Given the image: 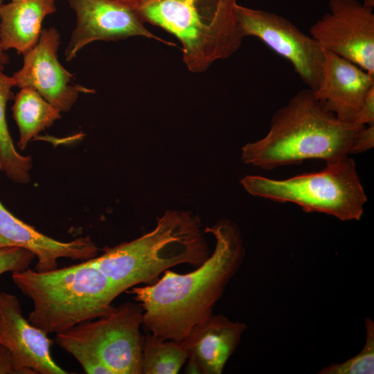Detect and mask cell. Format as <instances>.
Here are the masks:
<instances>
[{"mask_svg": "<svg viewBox=\"0 0 374 374\" xmlns=\"http://www.w3.org/2000/svg\"><path fill=\"white\" fill-rule=\"evenodd\" d=\"M199 216L167 211L156 227L130 242L103 249L89 259L120 295L140 283H153L167 269L181 264L198 267L210 256Z\"/></svg>", "mask_w": 374, "mask_h": 374, "instance_id": "3", "label": "cell"}, {"mask_svg": "<svg viewBox=\"0 0 374 374\" xmlns=\"http://www.w3.org/2000/svg\"><path fill=\"white\" fill-rule=\"evenodd\" d=\"M238 24L242 38L255 37L292 65L301 80L314 90L320 81L324 50L310 35L278 14L236 6Z\"/></svg>", "mask_w": 374, "mask_h": 374, "instance_id": "8", "label": "cell"}, {"mask_svg": "<svg viewBox=\"0 0 374 374\" xmlns=\"http://www.w3.org/2000/svg\"><path fill=\"white\" fill-rule=\"evenodd\" d=\"M188 357L180 341L162 340L148 332L143 336L141 374H177Z\"/></svg>", "mask_w": 374, "mask_h": 374, "instance_id": "19", "label": "cell"}, {"mask_svg": "<svg viewBox=\"0 0 374 374\" xmlns=\"http://www.w3.org/2000/svg\"><path fill=\"white\" fill-rule=\"evenodd\" d=\"M2 4V0H0V10ZM8 56L5 53L0 41V65L3 66L5 64H7L8 63Z\"/></svg>", "mask_w": 374, "mask_h": 374, "instance_id": "27", "label": "cell"}, {"mask_svg": "<svg viewBox=\"0 0 374 374\" xmlns=\"http://www.w3.org/2000/svg\"><path fill=\"white\" fill-rule=\"evenodd\" d=\"M251 195L295 204L308 213H323L341 221L361 219L367 197L354 160L349 157L320 171L274 179L247 175L241 181Z\"/></svg>", "mask_w": 374, "mask_h": 374, "instance_id": "6", "label": "cell"}, {"mask_svg": "<svg viewBox=\"0 0 374 374\" xmlns=\"http://www.w3.org/2000/svg\"><path fill=\"white\" fill-rule=\"evenodd\" d=\"M120 1H124L125 3H127L130 5H133V4H135L136 3H139L143 0H120Z\"/></svg>", "mask_w": 374, "mask_h": 374, "instance_id": "29", "label": "cell"}, {"mask_svg": "<svg viewBox=\"0 0 374 374\" xmlns=\"http://www.w3.org/2000/svg\"><path fill=\"white\" fill-rule=\"evenodd\" d=\"M12 1H19V0H11Z\"/></svg>", "mask_w": 374, "mask_h": 374, "instance_id": "31", "label": "cell"}, {"mask_svg": "<svg viewBox=\"0 0 374 374\" xmlns=\"http://www.w3.org/2000/svg\"><path fill=\"white\" fill-rule=\"evenodd\" d=\"M355 123L364 126L374 125V88L366 96Z\"/></svg>", "mask_w": 374, "mask_h": 374, "instance_id": "24", "label": "cell"}, {"mask_svg": "<svg viewBox=\"0 0 374 374\" xmlns=\"http://www.w3.org/2000/svg\"><path fill=\"white\" fill-rule=\"evenodd\" d=\"M30 251L20 247L0 249V275L8 271H21L28 268L35 258Z\"/></svg>", "mask_w": 374, "mask_h": 374, "instance_id": "22", "label": "cell"}, {"mask_svg": "<svg viewBox=\"0 0 374 374\" xmlns=\"http://www.w3.org/2000/svg\"><path fill=\"white\" fill-rule=\"evenodd\" d=\"M366 339L363 348L355 356L342 363H334L323 367L319 374H373L374 373V322L365 319Z\"/></svg>", "mask_w": 374, "mask_h": 374, "instance_id": "20", "label": "cell"}, {"mask_svg": "<svg viewBox=\"0 0 374 374\" xmlns=\"http://www.w3.org/2000/svg\"><path fill=\"white\" fill-rule=\"evenodd\" d=\"M20 247L37 258L35 270L56 269L57 260L68 258L86 261L98 255V248L89 237L61 242L47 236L12 214L0 201V249Z\"/></svg>", "mask_w": 374, "mask_h": 374, "instance_id": "14", "label": "cell"}, {"mask_svg": "<svg viewBox=\"0 0 374 374\" xmlns=\"http://www.w3.org/2000/svg\"><path fill=\"white\" fill-rule=\"evenodd\" d=\"M373 88V75L324 51L321 79L317 87L312 91L327 111L342 121L355 123L366 96Z\"/></svg>", "mask_w": 374, "mask_h": 374, "instance_id": "13", "label": "cell"}, {"mask_svg": "<svg viewBox=\"0 0 374 374\" xmlns=\"http://www.w3.org/2000/svg\"><path fill=\"white\" fill-rule=\"evenodd\" d=\"M12 279L33 301L28 320L46 334L107 314L118 296L111 280L89 260L48 271L28 268L12 272Z\"/></svg>", "mask_w": 374, "mask_h": 374, "instance_id": "4", "label": "cell"}, {"mask_svg": "<svg viewBox=\"0 0 374 374\" xmlns=\"http://www.w3.org/2000/svg\"><path fill=\"white\" fill-rule=\"evenodd\" d=\"M0 374H17L9 350L0 344Z\"/></svg>", "mask_w": 374, "mask_h": 374, "instance_id": "25", "label": "cell"}, {"mask_svg": "<svg viewBox=\"0 0 374 374\" xmlns=\"http://www.w3.org/2000/svg\"><path fill=\"white\" fill-rule=\"evenodd\" d=\"M215 239L213 252L191 272L169 269L161 278L143 287H132L141 306L142 326L162 340L181 341L199 323L211 314L231 278L241 267L245 249L237 225L229 220L206 227Z\"/></svg>", "mask_w": 374, "mask_h": 374, "instance_id": "1", "label": "cell"}, {"mask_svg": "<svg viewBox=\"0 0 374 374\" xmlns=\"http://www.w3.org/2000/svg\"><path fill=\"white\" fill-rule=\"evenodd\" d=\"M237 5L238 0H143L132 6L145 23L177 37L187 69L200 73L240 47Z\"/></svg>", "mask_w": 374, "mask_h": 374, "instance_id": "5", "label": "cell"}, {"mask_svg": "<svg viewBox=\"0 0 374 374\" xmlns=\"http://www.w3.org/2000/svg\"><path fill=\"white\" fill-rule=\"evenodd\" d=\"M57 345L72 355L88 374H113L103 360L86 347L73 342H61Z\"/></svg>", "mask_w": 374, "mask_h": 374, "instance_id": "21", "label": "cell"}, {"mask_svg": "<svg viewBox=\"0 0 374 374\" xmlns=\"http://www.w3.org/2000/svg\"><path fill=\"white\" fill-rule=\"evenodd\" d=\"M364 127L338 119L311 89H305L274 114L264 137L242 147V159L265 170L308 159L335 163L349 157L353 140Z\"/></svg>", "mask_w": 374, "mask_h": 374, "instance_id": "2", "label": "cell"}, {"mask_svg": "<svg viewBox=\"0 0 374 374\" xmlns=\"http://www.w3.org/2000/svg\"><path fill=\"white\" fill-rule=\"evenodd\" d=\"M12 112L19 130L17 147L20 150L61 117L59 109L30 87L20 88L14 97Z\"/></svg>", "mask_w": 374, "mask_h": 374, "instance_id": "17", "label": "cell"}, {"mask_svg": "<svg viewBox=\"0 0 374 374\" xmlns=\"http://www.w3.org/2000/svg\"><path fill=\"white\" fill-rule=\"evenodd\" d=\"M76 14V27L65 50L66 61L95 41H116L130 37H144L168 46L167 42L152 33L134 7L120 0H66Z\"/></svg>", "mask_w": 374, "mask_h": 374, "instance_id": "10", "label": "cell"}, {"mask_svg": "<svg viewBox=\"0 0 374 374\" xmlns=\"http://www.w3.org/2000/svg\"><path fill=\"white\" fill-rule=\"evenodd\" d=\"M3 69L0 65V172L14 182L26 184L30 179L32 159L17 150L8 128L6 104L13 98L12 89L16 84L13 77L5 74Z\"/></svg>", "mask_w": 374, "mask_h": 374, "instance_id": "18", "label": "cell"}, {"mask_svg": "<svg viewBox=\"0 0 374 374\" xmlns=\"http://www.w3.org/2000/svg\"><path fill=\"white\" fill-rule=\"evenodd\" d=\"M143 311L138 303L120 304L107 314L56 333L57 344L73 342L97 355L113 374H141Z\"/></svg>", "mask_w": 374, "mask_h": 374, "instance_id": "7", "label": "cell"}, {"mask_svg": "<svg viewBox=\"0 0 374 374\" xmlns=\"http://www.w3.org/2000/svg\"><path fill=\"white\" fill-rule=\"evenodd\" d=\"M365 6L373 8L374 7V0H362V1Z\"/></svg>", "mask_w": 374, "mask_h": 374, "instance_id": "28", "label": "cell"}, {"mask_svg": "<svg viewBox=\"0 0 374 374\" xmlns=\"http://www.w3.org/2000/svg\"><path fill=\"white\" fill-rule=\"evenodd\" d=\"M310 35L334 53L374 75V13L359 0H329V11L314 23Z\"/></svg>", "mask_w": 374, "mask_h": 374, "instance_id": "9", "label": "cell"}, {"mask_svg": "<svg viewBox=\"0 0 374 374\" xmlns=\"http://www.w3.org/2000/svg\"><path fill=\"white\" fill-rule=\"evenodd\" d=\"M0 335H1V316H0Z\"/></svg>", "mask_w": 374, "mask_h": 374, "instance_id": "30", "label": "cell"}, {"mask_svg": "<svg viewBox=\"0 0 374 374\" xmlns=\"http://www.w3.org/2000/svg\"><path fill=\"white\" fill-rule=\"evenodd\" d=\"M60 35L53 27L43 29L37 44L24 55L23 65L13 77L16 87L37 91L62 112H68L80 93L95 91L74 82L73 75L59 62Z\"/></svg>", "mask_w": 374, "mask_h": 374, "instance_id": "11", "label": "cell"}, {"mask_svg": "<svg viewBox=\"0 0 374 374\" xmlns=\"http://www.w3.org/2000/svg\"><path fill=\"white\" fill-rule=\"evenodd\" d=\"M57 0H19L3 3L0 41L3 50L24 55L37 42L44 19L56 11Z\"/></svg>", "mask_w": 374, "mask_h": 374, "instance_id": "16", "label": "cell"}, {"mask_svg": "<svg viewBox=\"0 0 374 374\" xmlns=\"http://www.w3.org/2000/svg\"><path fill=\"white\" fill-rule=\"evenodd\" d=\"M0 344L10 351L17 374H66L53 359L52 341L22 314L13 294L0 292Z\"/></svg>", "mask_w": 374, "mask_h": 374, "instance_id": "12", "label": "cell"}, {"mask_svg": "<svg viewBox=\"0 0 374 374\" xmlns=\"http://www.w3.org/2000/svg\"><path fill=\"white\" fill-rule=\"evenodd\" d=\"M247 328L243 322L213 314L195 326L180 342L202 374H221Z\"/></svg>", "mask_w": 374, "mask_h": 374, "instance_id": "15", "label": "cell"}, {"mask_svg": "<svg viewBox=\"0 0 374 374\" xmlns=\"http://www.w3.org/2000/svg\"><path fill=\"white\" fill-rule=\"evenodd\" d=\"M187 360L188 362L184 371L185 373H202L198 364L193 358L188 357Z\"/></svg>", "mask_w": 374, "mask_h": 374, "instance_id": "26", "label": "cell"}, {"mask_svg": "<svg viewBox=\"0 0 374 374\" xmlns=\"http://www.w3.org/2000/svg\"><path fill=\"white\" fill-rule=\"evenodd\" d=\"M374 145V125L364 126L355 136L350 148V154L366 152Z\"/></svg>", "mask_w": 374, "mask_h": 374, "instance_id": "23", "label": "cell"}]
</instances>
